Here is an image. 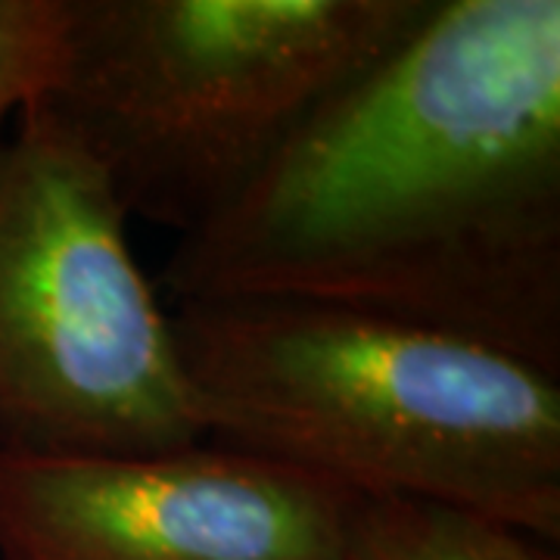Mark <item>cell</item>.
<instances>
[{
    "label": "cell",
    "instance_id": "2",
    "mask_svg": "<svg viewBox=\"0 0 560 560\" xmlns=\"http://www.w3.org/2000/svg\"><path fill=\"white\" fill-rule=\"evenodd\" d=\"M168 318L202 442L560 541V377L330 305L187 302Z\"/></svg>",
    "mask_w": 560,
    "mask_h": 560
},
{
    "label": "cell",
    "instance_id": "4",
    "mask_svg": "<svg viewBox=\"0 0 560 560\" xmlns=\"http://www.w3.org/2000/svg\"><path fill=\"white\" fill-rule=\"evenodd\" d=\"M128 221L101 165L40 109L0 131V452L202 442Z\"/></svg>",
    "mask_w": 560,
    "mask_h": 560
},
{
    "label": "cell",
    "instance_id": "6",
    "mask_svg": "<svg viewBox=\"0 0 560 560\" xmlns=\"http://www.w3.org/2000/svg\"><path fill=\"white\" fill-rule=\"evenodd\" d=\"M342 560H560L555 545L517 526L411 499H359Z\"/></svg>",
    "mask_w": 560,
    "mask_h": 560
},
{
    "label": "cell",
    "instance_id": "1",
    "mask_svg": "<svg viewBox=\"0 0 560 560\" xmlns=\"http://www.w3.org/2000/svg\"><path fill=\"white\" fill-rule=\"evenodd\" d=\"M175 305L349 308L560 377V3L433 0L241 200L178 237Z\"/></svg>",
    "mask_w": 560,
    "mask_h": 560
},
{
    "label": "cell",
    "instance_id": "5",
    "mask_svg": "<svg viewBox=\"0 0 560 560\" xmlns=\"http://www.w3.org/2000/svg\"><path fill=\"white\" fill-rule=\"evenodd\" d=\"M359 495L212 442L0 452V560H342Z\"/></svg>",
    "mask_w": 560,
    "mask_h": 560
},
{
    "label": "cell",
    "instance_id": "3",
    "mask_svg": "<svg viewBox=\"0 0 560 560\" xmlns=\"http://www.w3.org/2000/svg\"><path fill=\"white\" fill-rule=\"evenodd\" d=\"M433 0H72L32 109L97 162L128 219L178 237L228 212Z\"/></svg>",
    "mask_w": 560,
    "mask_h": 560
},
{
    "label": "cell",
    "instance_id": "7",
    "mask_svg": "<svg viewBox=\"0 0 560 560\" xmlns=\"http://www.w3.org/2000/svg\"><path fill=\"white\" fill-rule=\"evenodd\" d=\"M72 25V0H0V131L54 88Z\"/></svg>",
    "mask_w": 560,
    "mask_h": 560
}]
</instances>
